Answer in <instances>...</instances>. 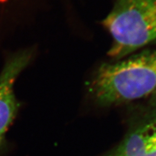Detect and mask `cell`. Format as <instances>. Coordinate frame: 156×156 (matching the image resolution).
Segmentation results:
<instances>
[{
    "label": "cell",
    "mask_w": 156,
    "mask_h": 156,
    "mask_svg": "<svg viewBox=\"0 0 156 156\" xmlns=\"http://www.w3.org/2000/svg\"><path fill=\"white\" fill-rule=\"evenodd\" d=\"M97 103L111 106L156 94V50L101 64L88 85Z\"/></svg>",
    "instance_id": "6da1fadb"
},
{
    "label": "cell",
    "mask_w": 156,
    "mask_h": 156,
    "mask_svg": "<svg viewBox=\"0 0 156 156\" xmlns=\"http://www.w3.org/2000/svg\"><path fill=\"white\" fill-rule=\"evenodd\" d=\"M103 23L112 38L108 55L126 57L156 43V0H115Z\"/></svg>",
    "instance_id": "7a4b0ae2"
},
{
    "label": "cell",
    "mask_w": 156,
    "mask_h": 156,
    "mask_svg": "<svg viewBox=\"0 0 156 156\" xmlns=\"http://www.w3.org/2000/svg\"><path fill=\"white\" fill-rule=\"evenodd\" d=\"M32 54L23 51L7 60L0 73V153L5 147L7 130L18 112L19 103L15 94V83L30 62Z\"/></svg>",
    "instance_id": "3957f363"
},
{
    "label": "cell",
    "mask_w": 156,
    "mask_h": 156,
    "mask_svg": "<svg viewBox=\"0 0 156 156\" xmlns=\"http://www.w3.org/2000/svg\"><path fill=\"white\" fill-rule=\"evenodd\" d=\"M105 156H156V108L136 123L119 145Z\"/></svg>",
    "instance_id": "277c9868"
}]
</instances>
